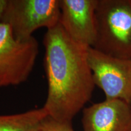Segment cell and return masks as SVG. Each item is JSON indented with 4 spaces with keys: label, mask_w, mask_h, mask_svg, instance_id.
Listing matches in <instances>:
<instances>
[{
    "label": "cell",
    "mask_w": 131,
    "mask_h": 131,
    "mask_svg": "<svg viewBox=\"0 0 131 131\" xmlns=\"http://www.w3.org/2000/svg\"><path fill=\"white\" fill-rule=\"evenodd\" d=\"M43 43L47 80L43 107L52 118L72 123L95 86L88 63L89 47L73 40L60 23L47 30Z\"/></svg>",
    "instance_id": "6da1fadb"
},
{
    "label": "cell",
    "mask_w": 131,
    "mask_h": 131,
    "mask_svg": "<svg viewBox=\"0 0 131 131\" xmlns=\"http://www.w3.org/2000/svg\"><path fill=\"white\" fill-rule=\"evenodd\" d=\"M96 37L93 48L131 60V0H98Z\"/></svg>",
    "instance_id": "7a4b0ae2"
},
{
    "label": "cell",
    "mask_w": 131,
    "mask_h": 131,
    "mask_svg": "<svg viewBox=\"0 0 131 131\" xmlns=\"http://www.w3.org/2000/svg\"><path fill=\"white\" fill-rule=\"evenodd\" d=\"M38 53L39 44L35 37L16 39L9 25L0 22V88L27 81Z\"/></svg>",
    "instance_id": "3957f363"
},
{
    "label": "cell",
    "mask_w": 131,
    "mask_h": 131,
    "mask_svg": "<svg viewBox=\"0 0 131 131\" xmlns=\"http://www.w3.org/2000/svg\"><path fill=\"white\" fill-rule=\"evenodd\" d=\"M60 17L59 0H7L1 22L9 25L16 39L25 40L37 29L58 25Z\"/></svg>",
    "instance_id": "277c9868"
},
{
    "label": "cell",
    "mask_w": 131,
    "mask_h": 131,
    "mask_svg": "<svg viewBox=\"0 0 131 131\" xmlns=\"http://www.w3.org/2000/svg\"><path fill=\"white\" fill-rule=\"evenodd\" d=\"M88 60L95 85L107 100H120L131 106V60L115 58L90 47Z\"/></svg>",
    "instance_id": "5b68a950"
},
{
    "label": "cell",
    "mask_w": 131,
    "mask_h": 131,
    "mask_svg": "<svg viewBox=\"0 0 131 131\" xmlns=\"http://www.w3.org/2000/svg\"><path fill=\"white\" fill-rule=\"evenodd\" d=\"M59 23L78 43L92 47L96 40L95 12L98 0H59Z\"/></svg>",
    "instance_id": "8992f818"
},
{
    "label": "cell",
    "mask_w": 131,
    "mask_h": 131,
    "mask_svg": "<svg viewBox=\"0 0 131 131\" xmlns=\"http://www.w3.org/2000/svg\"><path fill=\"white\" fill-rule=\"evenodd\" d=\"M83 131H131V106L120 100H107L83 111Z\"/></svg>",
    "instance_id": "52a82bcc"
},
{
    "label": "cell",
    "mask_w": 131,
    "mask_h": 131,
    "mask_svg": "<svg viewBox=\"0 0 131 131\" xmlns=\"http://www.w3.org/2000/svg\"><path fill=\"white\" fill-rule=\"evenodd\" d=\"M47 116L43 107L20 114L0 115V131H36Z\"/></svg>",
    "instance_id": "ba28073f"
},
{
    "label": "cell",
    "mask_w": 131,
    "mask_h": 131,
    "mask_svg": "<svg viewBox=\"0 0 131 131\" xmlns=\"http://www.w3.org/2000/svg\"><path fill=\"white\" fill-rule=\"evenodd\" d=\"M36 131H75L70 123H61L49 116L42 119Z\"/></svg>",
    "instance_id": "9c48e42d"
},
{
    "label": "cell",
    "mask_w": 131,
    "mask_h": 131,
    "mask_svg": "<svg viewBox=\"0 0 131 131\" xmlns=\"http://www.w3.org/2000/svg\"><path fill=\"white\" fill-rule=\"evenodd\" d=\"M7 3V0H0V22H1V19H2Z\"/></svg>",
    "instance_id": "30bf717a"
}]
</instances>
